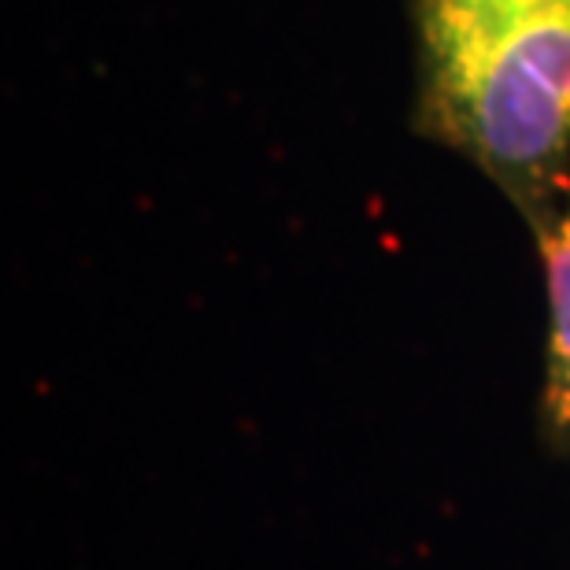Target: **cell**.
<instances>
[{
    "mask_svg": "<svg viewBox=\"0 0 570 570\" xmlns=\"http://www.w3.org/2000/svg\"><path fill=\"white\" fill-rule=\"evenodd\" d=\"M419 122L515 200L570 164V0H415Z\"/></svg>",
    "mask_w": 570,
    "mask_h": 570,
    "instance_id": "1",
    "label": "cell"
},
{
    "mask_svg": "<svg viewBox=\"0 0 570 570\" xmlns=\"http://www.w3.org/2000/svg\"><path fill=\"white\" fill-rule=\"evenodd\" d=\"M544 278H549V412L570 430V200L544 230Z\"/></svg>",
    "mask_w": 570,
    "mask_h": 570,
    "instance_id": "2",
    "label": "cell"
}]
</instances>
